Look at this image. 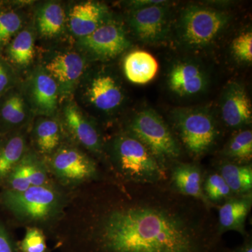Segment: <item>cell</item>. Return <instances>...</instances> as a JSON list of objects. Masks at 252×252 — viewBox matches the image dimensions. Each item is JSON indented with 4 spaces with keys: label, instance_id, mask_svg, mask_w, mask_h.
<instances>
[{
    "label": "cell",
    "instance_id": "1",
    "mask_svg": "<svg viewBox=\"0 0 252 252\" xmlns=\"http://www.w3.org/2000/svg\"><path fill=\"white\" fill-rule=\"evenodd\" d=\"M111 252H192L193 243L182 220L162 210L132 207L109 214L102 225Z\"/></svg>",
    "mask_w": 252,
    "mask_h": 252
},
{
    "label": "cell",
    "instance_id": "2",
    "mask_svg": "<svg viewBox=\"0 0 252 252\" xmlns=\"http://www.w3.org/2000/svg\"><path fill=\"white\" fill-rule=\"evenodd\" d=\"M232 16L223 10L191 4L181 11L177 24L179 44L189 51L213 45L229 26Z\"/></svg>",
    "mask_w": 252,
    "mask_h": 252
},
{
    "label": "cell",
    "instance_id": "3",
    "mask_svg": "<svg viewBox=\"0 0 252 252\" xmlns=\"http://www.w3.org/2000/svg\"><path fill=\"white\" fill-rule=\"evenodd\" d=\"M113 150L119 170L127 178L140 182H155L165 178L163 165L130 134L118 137Z\"/></svg>",
    "mask_w": 252,
    "mask_h": 252
},
{
    "label": "cell",
    "instance_id": "4",
    "mask_svg": "<svg viewBox=\"0 0 252 252\" xmlns=\"http://www.w3.org/2000/svg\"><path fill=\"white\" fill-rule=\"evenodd\" d=\"M176 130L186 149L194 156L202 155L216 140L217 127L211 112L205 107H177L171 112Z\"/></svg>",
    "mask_w": 252,
    "mask_h": 252
},
{
    "label": "cell",
    "instance_id": "5",
    "mask_svg": "<svg viewBox=\"0 0 252 252\" xmlns=\"http://www.w3.org/2000/svg\"><path fill=\"white\" fill-rule=\"evenodd\" d=\"M128 128L129 134L143 143L160 163L180 157L178 142L162 118L154 109H144L137 112Z\"/></svg>",
    "mask_w": 252,
    "mask_h": 252
},
{
    "label": "cell",
    "instance_id": "6",
    "mask_svg": "<svg viewBox=\"0 0 252 252\" xmlns=\"http://www.w3.org/2000/svg\"><path fill=\"white\" fill-rule=\"evenodd\" d=\"M3 204L15 216L25 220H45L54 217L61 207V195L49 185L31 187L22 192L7 190Z\"/></svg>",
    "mask_w": 252,
    "mask_h": 252
},
{
    "label": "cell",
    "instance_id": "7",
    "mask_svg": "<svg viewBox=\"0 0 252 252\" xmlns=\"http://www.w3.org/2000/svg\"><path fill=\"white\" fill-rule=\"evenodd\" d=\"M79 44L88 53L102 59L117 57L130 45L122 23L109 19L89 35L80 38Z\"/></svg>",
    "mask_w": 252,
    "mask_h": 252
},
{
    "label": "cell",
    "instance_id": "8",
    "mask_svg": "<svg viewBox=\"0 0 252 252\" xmlns=\"http://www.w3.org/2000/svg\"><path fill=\"white\" fill-rule=\"evenodd\" d=\"M170 9L167 2L132 10L129 25L136 37L145 44H158L168 35Z\"/></svg>",
    "mask_w": 252,
    "mask_h": 252
},
{
    "label": "cell",
    "instance_id": "9",
    "mask_svg": "<svg viewBox=\"0 0 252 252\" xmlns=\"http://www.w3.org/2000/svg\"><path fill=\"white\" fill-rule=\"evenodd\" d=\"M209 83L205 68L193 60L177 61L167 73V87L180 97L188 98L203 94L208 89Z\"/></svg>",
    "mask_w": 252,
    "mask_h": 252
},
{
    "label": "cell",
    "instance_id": "10",
    "mask_svg": "<svg viewBox=\"0 0 252 252\" xmlns=\"http://www.w3.org/2000/svg\"><path fill=\"white\" fill-rule=\"evenodd\" d=\"M51 167L64 183H78L96 175L95 165L85 154L71 147L60 149L51 158Z\"/></svg>",
    "mask_w": 252,
    "mask_h": 252
},
{
    "label": "cell",
    "instance_id": "11",
    "mask_svg": "<svg viewBox=\"0 0 252 252\" xmlns=\"http://www.w3.org/2000/svg\"><path fill=\"white\" fill-rule=\"evenodd\" d=\"M220 110L223 122L231 128L252 124V102L243 84L232 81L226 86L220 97Z\"/></svg>",
    "mask_w": 252,
    "mask_h": 252
},
{
    "label": "cell",
    "instance_id": "12",
    "mask_svg": "<svg viewBox=\"0 0 252 252\" xmlns=\"http://www.w3.org/2000/svg\"><path fill=\"white\" fill-rule=\"evenodd\" d=\"M89 101L96 109L110 112L119 108L124 101L122 87L109 74H100L94 78L88 89Z\"/></svg>",
    "mask_w": 252,
    "mask_h": 252
},
{
    "label": "cell",
    "instance_id": "13",
    "mask_svg": "<svg viewBox=\"0 0 252 252\" xmlns=\"http://www.w3.org/2000/svg\"><path fill=\"white\" fill-rule=\"evenodd\" d=\"M107 8L94 1L74 5L69 14L71 31L80 38L94 32L107 19Z\"/></svg>",
    "mask_w": 252,
    "mask_h": 252
},
{
    "label": "cell",
    "instance_id": "14",
    "mask_svg": "<svg viewBox=\"0 0 252 252\" xmlns=\"http://www.w3.org/2000/svg\"><path fill=\"white\" fill-rule=\"evenodd\" d=\"M64 119L71 133L81 144L94 153L102 151V142L98 131L74 105H68Z\"/></svg>",
    "mask_w": 252,
    "mask_h": 252
},
{
    "label": "cell",
    "instance_id": "15",
    "mask_svg": "<svg viewBox=\"0 0 252 252\" xmlns=\"http://www.w3.org/2000/svg\"><path fill=\"white\" fill-rule=\"evenodd\" d=\"M252 204V193L229 199L219 211V222L221 232L235 230L245 234V221Z\"/></svg>",
    "mask_w": 252,
    "mask_h": 252
},
{
    "label": "cell",
    "instance_id": "16",
    "mask_svg": "<svg viewBox=\"0 0 252 252\" xmlns=\"http://www.w3.org/2000/svg\"><path fill=\"white\" fill-rule=\"evenodd\" d=\"M31 98L36 112L51 115L56 110L58 102V85L49 74L39 72L32 80Z\"/></svg>",
    "mask_w": 252,
    "mask_h": 252
},
{
    "label": "cell",
    "instance_id": "17",
    "mask_svg": "<svg viewBox=\"0 0 252 252\" xmlns=\"http://www.w3.org/2000/svg\"><path fill=\"white\" fill-rule=\"evenodd\" d=\"M127 79L135 84H146L153 80L158 72V63L145 51H132L126 56L124 64Z\"/></svg>",
    "mask_w": 252,
    "mask_h": 252
},
{
    "label": "cell",
    "instance_id": "18",
    "mask_svg": "<svg viewBox=\"0 0 252 252\" xmlns=\"http://www.w3.org/2000/svg\"><path fill=\"white\" fill-rule=\"evenodd\" d=\"M49 74L63 86H69L76 82L83 74L84 61L76 53L58 55L46 66Z\"/></svg>",
    "mask_w": 252,
    "mask_h": 252
},
{
    "label": "cell",
    "instance_id": "19",
    "mask_svg": "<svg viewBox=\"0 0 252 252\" xmlns=\"http://www.w3.org/2000/svg\"><path fill=\"white\" fill-rule=\"evenodd\" d=\"M172 182L180 193L194 197L207 203L202 188V175L200 169L190 164H180L174 168Z\"/></svg>",
    "mask_w": 252,
    "mask_h": 252
},
{
    "label": "cell",
    "instance_id": "20",
    "mask_svg": "<svg viewBox=\"0 0 252 252\" xmlns=\"http://www.w3.org/2000/svg\"><path fill=\"white\" fill-rule=\"evenodd\" d=\"M220 176L232 192L235 193H251L252 168L251 165H239L225 163L220 167Z\"/></svg>",
    "mask_w": 252,
    "mask_h": 252
},
{
    "label": "cell",
    "instance_id": "21",
    "mask_svg": "<svg viewBox=\"0 0 252 252\" xmlns=\"http://www.w3.org/2000/svg\"><path fill=\"white\" fill-rule=\"evenodd\" d=\"M26 141L22 135L11 137L0 147V181L7 178L24 157Z\"/></svg>",
    "mask_w": 252,
    "mask_h": 252
},
{
    "label": "cell",
    "instance_id": "22",
    "mask_svg": "<svg viewBox=\"0 0 252 252\" xmlns=\"http://www.w3.org/2000/svg\"><path fill=\"white\" fill-rule=\"evenodd\" d=\"M64 20L65 15L62 6L56 3H49L44 5L38 14V28L42 35L56 36L62 31Z\"/></svg>",
    "mask_w": 252,
    "mask_h": 252
},
{
    "label": "cell",
    "instance_id": "23",
    "mask_svg": "<svg viewBox=\"0 0 252 252\" xmlns=\"http://www.w3.org/2000/svg\"><path fill=\"white\" fill-rule=\"evenodd\" d=\"M36 145L42 153L50 154L57 148L61 141V128L56 121L41 119L34 129Z\"/></svg>",
    "mask_w": 252,
    "mask_h": 252
},
{
    "label": "cell",
    "instance_id": "24",
    "mask_svg": "<svg viewBox=\"0 0 252 252\" xmlns=\"http://www.w3.org/2000/svg\"><path fill=\"white\" fill-rule=\"evenodd\" d=\"M8 53L13 62L20 65L30 63L34 56V39L31 32L23 31L10 44Z\"/></svg>",
    "mask_w": 252,
    "mask_h": 252
},
{
    "label": "cell",
    "instance_id": "25",
    "mask_svg": "<svg viewBox=\"0 0 252 252\" xmlns=\"http://www.w3.org/2000/svg\"><path fill=\"white\" fill-rule=\"evenodd\" d=\"M225 155L240 162H249L252 158V132L243 130L235 134L227 144Z\"/></svg>",
    "mask_w": 252,
    "mask_h": 252
},
{
    "label": "cell",
    "instance_id": "26",
    "mask_svg": "<svg viewBox=\"0 0 252 252\" xmlns=\"http://www.w3.org/2000/svg\"><path fill=\"white\" fill-rule=\"evenodd\" d=\"M1 117L9 125L22 124L26 117V104L22 97L18 94L10 95L1 106Z\"/></svg>",
    "mask_w": 252,
    "mask_h": 252
},
{
    "label": "cell",
    "instance_id": "27",
    "mask_svg": "<svg viewBox=\"0 0 252 252\" xmlns=\"http://www.w3.org/2000/svg\"><path fill=\"white\" fill-rule=\"evenodd\" d=\"M26 175L31 187L47 185L46 168L35 158L24 157L21 160Z\"/></svg>",
    "mask_w": 252,
    "mask_h": 252
},
{
    "label": "cell",
    "instance_id": "28",
    "mask_svg": "<svg viewBox=\"0 0 252 252\" xmlns=\"http://www.w3.org/2000/svg\"><path fill=\"white\" fill-rule=\"evenodd\" d=\"M232 54L235 59L242 63H250L252 61V33L244 32L233 39L230 46Z\"/></svg>",
    "mask_w": 252,
    "mask_h": 252
},
{
    "label": "cell",
    "instance_id": "29",
    "mask_svg": "<svg viewBox=\"0 0 252 252\" xmlns=\"http://www.w3.org/2000/svg\"><path fill=\"white\" fill-rule=\"evenodd\" d=\"M231 192L223 177L219 174L210 175L205 182V195L207 200L220 201L222 199L228 198Z\"/></svg>",
    "mask_w": 252,
    "mask_h": 252
},
{
    "label": "cell",
    "instance_id": "30",
    "mask_svg": "<svg viewBox=\"0 0 252 252\" xmlns=\"http://www.w3.org/2000/svg\"><path fill=\"white\" fill-rule=\"evenodd\" d=\"M21 19L14 11L0 13V45L6 44L20 29Z\"/></svg>",
    "mask_w": 252,
    "mask_h": 252
},
{
    "label": "cell",
    "instance_id": "31",
    "mask_svg": "<svg viewBox=\"0 0 252 252\" xmlns=\"http://www.w3.org/2000/svg\"><path fill=\"white\" fill-rule=\"evenodd\" d=\"M23 252H46L45 237L41 230L28 228L21 243Z\"/></svg>",
    "mask_w": 252,
    "mask_h": 252
},
{
    "label": "cell",
    "instance_id": "32",
    "mask_svg": "<svg viewBox=\"0 0 252 252\" xmlns=\"http://www.w3.org/2000/svg\"><path fill=\"white\" fill-rule=\"evenodd\" d=\"M6 180L9 187V190L13 191H24L31 187L21 162L13 169Z\"/></svg>",
    "mask_w": 252,
    "mask_h": 252
},
{
    "label": "cell",
    "instance_id": "33",
    "mask_svg": "<svg viewBox=\"0 0 252 252\" xmlns=\"http://www.w3.org/2000/svg\"><path fill=\"white\" fill-rule=\"evenodd\" d=\"M0 252H15L14 245L4 225L0 223Z\"/></svg>",
    "mask_w": 252,
    "mask_h": 252
},
{
    "label": "cell",
    "instance_id": "34",
    "mask_svg": "<svg viewBox=\"0 0 252 252\" xmlns=\"http://www.w3.org/2000/svg\"><path fill=\"white\" fill-rule=\"evenodd\" d=\"M165 2L167 1H162V0H136V1H130L129 5L132 11V10L143 9L154 5L164 4Z\"/></svg>",
    "mask_w": 252,
    "mask_h": 252
},
{
    "label": "cell",
    "instance_id": "35",
    "mask_svg": "<svg viewBox=\"0 0 252 252\" xmlns=\"http://www.w3.org/2000/svg\"><path fill=\"white\" fill-rule=\"evenodd\" d=\"M9 83V77L4 66L0 63V94L7 87Z\"/></svg>",
    "mask_w": 252,
    "mask_h": 252
},
{
    "label": "cell",
    "instance_id": "36",
    "mask_svg": "<svg viewBox=\"0 0 252 252\" xmlns=\"http://www.w3.org/2000/svg\"><path fill=\"white\" fill-rule=\"evenodd\" d=\"M236 252H252V247L251 244H248L246 246L243 247Z\"/></svg>",
    "mask_w": 252,
    "mask_h": 252
}]
</instances>
